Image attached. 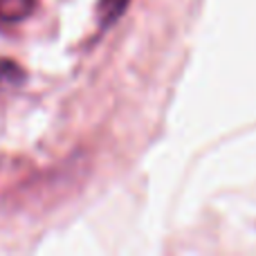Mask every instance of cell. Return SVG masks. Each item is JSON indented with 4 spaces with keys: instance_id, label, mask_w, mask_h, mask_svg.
<instances>
[{
    "instance_id": "1",
    "label": "cell",
    "mask_w": 256,
    "mask_h": 256,
    "mask_svg": "<svg viewBox=\"0 0 256 256\" xmlns=\"http://www.w3.org/2000/svg\"><path fill=\"white\" fill-rule=\"evenodd\" d=\"M34 7V0H0V20L16 22L25 18Z\"/></svg>"
},
{
    "instance_id": "2",
    "label": "cell",
    "mask_w": 256,
    "mask_h": 256,
    "mask_svg": "<svg viewBox=\"0 0 256 256\" xmlns=\"http://www.w3.org/2000/svg\"><path fill=\"white\" fill-rule=\"evenodd\" d=\"M130 0H99V25L110 27L126 12Z\"/></svg>"
}]
</instances>
